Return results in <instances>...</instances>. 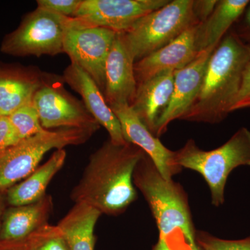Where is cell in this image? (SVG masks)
<instances>
[{"mask_svg":"<svg viewBox=\"0 0 250 250\" xmlns=\"http://www.w3.org/2000/svg\"><path fill=\"white\" fill-rule=\"evenodd\" d=\"M102 213L93 207L77 203L59 221L58 227L70 250H95V228Z\"/></svg>","mask_w":250,"mask_h":250,"instance_id":"obj_21","label":"cell"},{"mask_svg":"<svg viewBox=\"0 0 250 250\" xmlns=\"http://www.w3.org/2000/svg\"><path fill=\"white\" fill-rule=\"evenodd\" d=\"M174 72H165L139 83L136 97L131 105L143 124L154 136L158 122L172 98Z\"/></svg>","mask_w":250,"mask_h":250,"instance_id":"obj_17","label":"cell"},{"mask_svg":"<svg viewBox=\"0 0 250 250\" xmlns=\"http://www.w3.org/2000/svg\"><path fill=\"white\" fill-rule=\"evenodd\" d=\"M250 60V46L231 29L210 55L201 88L182 121L215 124L231 113Z\"/></svg>","mask_w":250,"mask_h":250,"instance_id":"obj_3","label":"cell"},{"mask_svg":"<svg viewBox=\"0 0 250 250\" xmlns=\"http://www.w3.org/2000/svg\"><path fill=\"white\" fill-rule=\"evenodd\" d=\"M96 129L60 128L45 130L22 140L0 154V194L8 191L34 172L43 156L52 149L79 146L90 139Z\"/></svg>","mask_w":250,"mask_h":250,"instance_id":"obj_6","label":"cell"},{"mask_svg":"<svg viewBox=\"0 0 250 250\" xmlns=\"http://www.w3.org/2000/svg\"><path fill=\"white\" fill-rule=\"evenodd\" d=\"M145 152L131 143L116 145L110 139L90 155L72 201L93 207L102 215L117 216L137 199L133 174Z\"/></svg>","mask_w":250,"mask_h":250,"instance_id":"obj_1","label":"cell"},{"mask_svg":"<svg viewBox=\"0 0 250 250\" xmlns=\"http://www.w3.org/2000/svg\"><path fill=\"white\" fill-rule=\"evenodd\" d=\"M174 162L201 174L209 188L212 205L220 207L225 203L230 173L240 166H250V131L242 127L223 146L210 151L202 150L194 140H188L174 151Z\"/></svg>","mask_w":250,"mask_h":250,"instance_id":"obj_4","label":"cell"},{"mask_svg":"<svg viewBox=\"0 0 250 250\" xmlns=\"http://www.w3.org/2000/svg\"><path fill=\"white\" fill-rule=\"evenodd\" d=\"M66 156L65 149H57L43 165L38 167L24 182L8 190V203L13 207H21L35 203L45 197L46 189L62 168Z\"/></svg>","mask_w":250,"mask_h":250,"instance_id":"obj_20","label":"cell"},{"mask_svg":"<svg viewBox=\"0 0 250 250\" xmlns=\"http://www.w3.org/2000/svg\"><path fill=\"white\" fill-rule=\"evenodd\" d=\"M72 21L73 18L36 8L24 16L16 30L5 36L1 52L16 57L64 53V38Z\"/></svg>","mask_w":250,"mask_h":250,"instance_id":"obj_7","label":"cell"},{"mask_svg":"<svg viewBox=\"0 0 250 250\" xmlns=\"http://www.w3.org/2000/svg\"><path fill=\"white\" fill-rule=\"evenodd\" d=\"M134 60L122 33H117L105 67L103 95L110 108L116 105L131 106L137 90Z\"/></svg>","mask_w":250,"mask_h":250,"instance_id":"obj_13","label":"cell"},{"mask_svg":"<svg viewBox=\"0 0 250 250\" xmlns=\"http://www.w3.org/2000/svg\"><path fill=\"white\" fill-rule=\"evenodd\" d=\"M0 250H28L26 240L18 242H0Z\"/></svg>","mask_w":250,"mask_h":250,"instance_id":"obj_30","label":"cell"},{"mask_svg":"<svg viewBox=\"0 0 250 250\" xmlns=\"http://www.w3.org/2000/svg\"><path fill=\"white\" fill-rule=\"evenodd\" d=\"M218 2L216 0H194V11L200 23L209 17Z\"/></svg>","mask_w":250,"mask_h":250,"instance_id":"obj_29","label":"cell"},{"mask_svg":"<svg viewBox=\"0 0 250 250\" xmlns=\"http://www.w3.org/2000/svg\"><path fill=\"white\" fill-rule=\"evenodd\" d=\"M250 0H220L209 17L195 27V45L201 52L215 48L241 17Z\"/></svg>","mask_w":250,"mask_h":250,"instance_id":"obj_19","label":"cell"},{"mask_svg":"<svg viewBox=\"0 0 250 250\" xmlns=\"http://www.w3.org/2000/svg\"><path fill=\"white\" fill-rule=\"evenodd\" d=\"M62 77L64 82L80 94L88 113L108 131L110 141L116 145L126 143L118 118L90 75L76 64L71 62L65 69Z\"/></svg>","mask_w":250,"mask_h":250,"instance_id":"obj_15","label":"cell"},{"mask_svg":"<svg viewBox=\"0 0 250 250\" xmlns=\"http://www.w3.org/2000/svg\"><path fill=\"white\" fill-rule=\"evenodd\" d=\"M82 0H38L37 8L59 16L75 18Z\"/></svg>","mask_w":250,"mask_h":250,"instance_id":"obj_25","label":"cell"},{"mask_svg":"<svg viewBox=\"0 0 250 250\" xmlns=\"http://www.w3.org/2000/svg\"><path fill=\"white\" fill-rule=\"evenodd\" d=\"M116 35L111 29L88 26L73 18L64 38V53L90 75L103 93L106 60Z\"/></svg>","mask_w":250,"mask_h":250,"instance_id":"obj_9","label":"cell"},{"mask_svg":"<svg viewBox=\"0 0 250 250\" xmlns=\"http://www.w3.org/2000/svg\"><path fill=\"white\" fill-rule=\"evenodd\" d=\"M215 48L202 51L183 68L174 72V88L168 106L157 123L156 137L159 138L175 120H181L192 106L200 91L207 63Z\"/></svg>","mask_w":250,"mask_h":250,"instance_id":"obj_12","label":"cell"},{"mask_svg":"<svg viewBox=\"0 0 250 250\" xmlns=\"http://www.w3.org/2000/svg\"><path fill=\"white\" fill-rule=\"evenodd\" d=\"M25 240L28 250H70L58 227L47 224Z\"/></svg>","mask_w":250,"mask_h":250,"instance_id":"obj_23","label":"cell"},{"mask_svg":"<svg viewBox=\"0 0 250 250\" xmlns=\"http://www.w3.org/2000/svg\"><path fill=\"white\" fill-rule=\"evenodd\" d=\"M32 102L45 129H100V125L83 104L64 88L62 77L60 80L45 74L43 83L36 92Z\"/></svg>","mask_w":250,"mask_h":250,"instance_id":"obj_8","label":"cell"},{"mask_svg":"<svg viewBox=\"0 0 250 250\" xmlns=\"http://www.w3.org/2000/svg\"><path fill=\"white\" fill-rule=\"evenodd\" d=\"M9 118L21 141L47 130L41 125L39 113L33 102L18 108Z\"/></svg>","mask_w":250,"mask_h":250,"instance_id":"obj_22","label":"cell"},{"mask_svg":"<svg viewBox=\"0 0 250 250\" xmlns=\"http://www.w3.org/2000/svg\"><path fill=\"white\" fill-rule=\"evenodd\" d=\"M194 0H173L139 20L122 33L134 62L162 48L184 32L200 24Z\"/></svg>","mask_w":250,"mask_h":250,"instance_id":"obj_5","label":"cell"},{"mask_svg":"<svg viewBox=\"0 0 250 250\" xmlns=\"http://www.w3.org/2000/svg\"><path fill=\"white\" fill-rule=\"evenodd\" d=\"M247 108H250V60L243 71L241 88L231 112Z\"/></svg>","mask_w":250,"mask_h":250,"instance_id":"obj_27","label":"cell"},{"mask_svg":"<svg viewBox=\"0 0 250 250\" xmlns=\"http://www.w3.org/2000/svg\"><path fill=\"white\" fill-rule=\"evenodd\" d=\"M3 213V200L0 194V228H1V219Z\"/></svg>","mask_w":250,"mask_h":250,"instance_id":"obj_31","label":"cell"},{"mask_svg":"<svg viewBox=\"0 0 250 250\" xmlns=\"http://www.w3.org/2000/svg\"><path fill=\"white\" fill-rule=\"evenodd\" d=\"M111 108L120 122L125 141L143 149L164 179L173 180L174 176L182 170L174 162V151L167 149L149 131L131 106L116 105Z\"/></svg>","mask_w":250,"mask_h":250,"instance_id":"obj_11","label":"cell"},{"mask_svg":"<svg viewBox=\"0 0 250 250\" xmlns=\"http://www.w3.org/2000/svg\"><path fill=\"white\" fill-rule=\"evenodd\" d=\"M195 27L188 29L173 41L134 62L137 85L149 79L183 68L200 54L195 45Z\"/></svg>","mask_w":250,"mask_h":250,"instance_id":"obj_14","label":"cell"},{"mask_svg":"<svg viewBox=\"0 0 250 250\" xmlns=\"http://www.w3.org/2000/svg\"><path fill=\"white\" fill-rule=\"evenodd\" d=\"M196 241L202 250H250V236L240 240H225L197 230Z\"/></svg>","mask_w":250,"mask_h":250,"instance_id":"obj_24","label":"cell"},{"mask_svg":"<svg viewBox=\"0 0 250 250\" xmlns=\"http://www.w3.org/2000/svg\"><path fill=\"white\" fill-rule=\"evenodd\" d=\"M168 0H82L75 18L91 27L124 33Z\"/></svg>","mask_w":250,"mask_h":250,"instance_id":"obj_10","label":"cell"},{"mask_svg":"<svg viewBox=\"0 0 250 250\" xmlns=\"http://www.w3.org/2000/svg\"><path fill=\"white\" fill-rule=\"evenodd\" d=\"M133 182L155 220L157 243L168 250H200L188 197L183 187L164 179L146 153L135 167Z\"/></svg>","mask_w":250,"mask_h":250,"instance_id":"obj_2","label":"cell"},{"mask_svg":"<svg viewBox=\"0 0 250 250\" xmlns=\"http://www.w3.org/2000/svg\"><path fill=\"white\" fill-rule=\"evenodd\" d=\"M53 207L50 195H45L31 205L14 207L6 210L0 228V242H18L26 239L47 225Z\"/></svg>","mask_w":250,"mask_h":250,"instance_id":"obj_18","label":"cell"},{"mask_svg":"<svg viewBox=\"0 0 250 250\" xmlns=\"http://www.w3.org/2000/svg\"><path fill=\"white\" fill-rule=\"evenodd\" d=\"M45 75L34 67H0V116H9L32 102Z\"/></svg>","mask_w":250,"mask_h":250,"instance_id":"obj_16","label":"cell"},{"mask_svg":"<svg viewBox=\"0 0 250 250\" xmlns=\"http://www.w3.org/2000/svg\"><path fill=\"white\" fill-rule=\"evenodd\" d=\"M21 141L9 116H0V154Z\"/></svg>","mask_w":250,"mask_h":250,"instance_id":"obj_26","label":"cell"},{"mask_svg":"<svg viewBox=\"0 0 250 250\" xmlns=\"http://www.w3.org/2000/svg\"><path fill=\"white\" fill-rule=\"evenodd\" d=\"M231 29L243 42L250 46V2Z\"/></svg>","mask_w":250,"mask_h":250,"instance_id":"obj_28","label":"cell"}]
</instances>
